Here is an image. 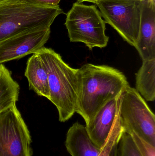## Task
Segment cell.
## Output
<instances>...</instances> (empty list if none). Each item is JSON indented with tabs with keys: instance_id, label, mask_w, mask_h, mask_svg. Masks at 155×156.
<instances>
[{
	"instance_id": "14",
	"label": "cell",
	"mask_w": 155,
	"mask_h": 156,
	"mask_svg": "<svg viewBox=\"0 0 155 156\" xmlns=\"http://www.w3.org/2000/svg\"><path fill=\"white\" fill-rule=\"evenodd\" d=\"M155 59L143 61L136 75V90L148 101L155 99Z\"/></svg>"
},
{
	"instance_id": "2",
	"label": "cell",
	"mask_w": 155,
	"mask_h": 156,
	"mask_svg": "<svg viewBox=\"0 0 155 156\" xmlns=\"http://www.w3.org/2000/svg\"><path fill=\"white\" fill-rule=\"evenodd\" d=\"M64 13L59 5L34 0H0V43L21 33L51 28L56 18Z\"/></svg>"
},
{
	"instance_id": "4",
	"label": "cell",
	"mask_w": 155,
	"mask_h": 156,
	"mask_svg": "<svg viewBox=\"0 0 155 156\" xmlns=\"http://www.w3.org/2000/svg\"><path fill=\"white\" fill-rule=\"evenodd\" d=\"M66 16L65 25L71 42H82L91 50L107 46L109 37L106 34V23L96 5L77 2Z\"/></svg>"
},
{
	"instance_id": "8",
	"label": "cell",
	"mask_w": 155,
	"mask_h": 156,
	"mask_svg": "<svg viewBox=\"0 0 155 156\" xmlns=\"http://www.w3.org/2000/svg\"><path fill=\"white\" fill-rule=\"evenodd\" d=\"M51 28L27 31L0 43V64L34 54L44 47L50 36Z\"/></svg>"
},
{
	"instance_id": "12",
	"label": "cell",
	"mask_w": 155,
	"mask_h": 156,
	"mask_svg": "<svg viewBox=\"0 0 155 156\" xmlns=\"http://www.w3.org/2000/svg\"><path fill=\"white\" fill-rule=\"evenodd\" d=\"M25 76L28 80L30 90H33L39 96L49 100L50 89L48 74L42 61L36 53L28 58Z\"/></svg>"
},
{
	"instance_id": "6",
	"label": "cell",
	"mask_w": 155,
	"mask_h": 156,
	"mask_svg": "<svg viewBox=\"0 0 155 156\" xmlns=\"http://www.w3.org/2000/svg\"><path fill=\"white\" fill-rule=\"evenodd\" d=\"M120 116L125 133L133 132L155 147V116L134 88L127 86L121 94Z\"/></svg>"
},
{
	"instance_id": "1",
	"label": "cell",
	"mask_w": 155,
	"mask_h": 156,
	"mask_svg": "<svg viewBox=\"0 0 155 156\" xmlns=\"http://www.w3.org/2000/svg\"><path fill=\"white\" fill-rule=\"evenodd\" d=\"M77 76L76 112L86 124L108 101L122 94L129 85L123 72L109 66L86 64L77 69Z\"/></svg>"
},
{
	"instance_id": "16",
	"label": "cell",
	"mask_w": 155,
	"mask_h": 156,
	"mask_svg": "<svg viewBox=\"0 0 155 156\" xmlns=\"http://www.w3.org/2000/svg\"><path fill=\"white\" fill-rule=\"evenodd\" d=\"M119 156H142L130 135L124 133L118 146Z\"/></svg>"
},
{
	"instance_id": "3",
	"label": "cell",
	"mask_w": 155,
	"mask_h": 156,
	"mask_svg": "<svg viewBox=\"0 0 155 156\" xmlns=\"http://www.w3.org/2000/svg\"><path fill=\"white\" fill-rule=\"evenodd\" d=\"M35 53L48 74L49 100L57 108L59 121L64 122L76 112L78 96L77 69L69 66L52 48L43 47Z\"/></svg>"
},
{
	"instance_id": "5",
	"label": "cell",
	"mask_w": 155,
	"mask_h": 156,
	"mask_svg": "<svg viewBox=\"0 0 155 156\" xmlns=\"http://www.w3.org/2000/svg\"><path fill=\"white\" fill-rule=\"evenodd\" d=\"M106 23L112 26L122 38L135 47L138 39L142 11L140 0H95Z\"/></svg>"
},
{
	"instance_id": "10",
	"label": "cell",
	"mask_w": 155,
	"mask_h": 156,
	"mask_svg": "<svg viewBox=\"0 0 155 156\" xmlns=\"http://www.w3.org/2000/svg\"><path fill=\"white\" fill-rule=\"evenodd\" d=\"M138 39L135 48L143 61L155 59V0H142Z\"/></svg>"
},
{
	"instance_id": "15",
	"label": "cell",
	"mask_w": 155,
	"mask_h": 156,
	"mask_svg": "<svg viewBox=\"0 0 155 156\" xmlns=\"http://www.w3.org/2000/svg\"><path fill=\"white\" fill-rule=\"evenodd\" d=\"M124 132L121 121L110 133L98 156H119L118 144Z\"/></svg>"
},
{
	"instance_id": "20",
	"label": "cell",
	"mask_w": 155,
	"mask_h": 156,
	"mask_svg": "<svg viewBox=\"0 0 155 156\" xmlns=\"http://www.w3.org/2000/svg\"><path fill=\"white\" fill-rule=\"evenodd\" d=\"M95 1V0H86V2H93L94 1Z\"/></svg>"
},
{
	"instance_id": "11",
	"label": "cell",
	"mask_w": 155,
	"mask_h": 156,
	"mask_svg": "<svg viewBox=\"0 0 155 156\" xmlns=\"http://www.w3.org/2000/svg\"><path fill=\"white\" fill-rule=\"evenodd\" d=\"M65 145L72 156H98L101 151L90 138L86 126L78 122L68 130Z\"/></svg>"
},
{
	"instance_id": "18",
	"label": "cell",
	"mask_w": 155,
	"mask_h": 156,
	"mask_svg": "<svg viewBox=\"0 0 155 156\" xmlns=\"http://www.w3.org/2000/svg\"><path fill=\"white\" fill-rule=\"evenodd\" d=\"M34 1L43 4L55 6V5H59V3L62 0H34Z\"/></svg>"
},
{
	"instance_id": "7",
	"label": "cell",
	"mask_w": 155,
	"mask_h": 156,
	"mask_svg": "<svg viewBox=\"0 0 155 156\" xmlns=\"http://www.w3.org/2000/svg\"><path fill=\"white\" fill-rule=\"evenodd\" d=\"M30 132L16 104L0 113V156H32Z\"/></svg>"
},
{
	"instance_id": "19",
	"label": "cell",
	"mask_w": 155,
	"mask_h": 156,
	"mask_svg": "<svg viewBox=\"0 0 155 156\" xmlns=\"http://www.w3.org/2000/svg\"><path fill=\"white\" fill-rule=\"evenodd\" d=\"M77 2H86V0H76Z\"/></svg>"
},
{
	"instance_id": "9",
	"label": "cell",
	"mask_w": 155,
	"mask_h": 156,
	"mask_svg": "<svg viewBox=\"0 0 155 156\" xmlns=\"http://www.w3.org/2000/svg\"><path fill=\"white\" fill-rule=\"evenodd\" d=\"M122 94L108 101L86 124V128L90 138L99 148L103 147L112 130L121 122Z\"/></svg>"
},
{
	"instance_id": "21",
	"label": "cell",
	"mask_w": 155,
	"mask_h": 156,
	"mask_svg": "<svg viewBox=\"0 0 155 156\" xmlns=\"http://www.w3.org/2000/svg\"><path fill=\"white\" fill-rule=\"evenodd\" d=\"M140 1H142V0H140Z\"/></svg>"
},
{
	"instance_id": "13",
	"label": "cell",
	"mask_w": 155,
	"mask_h": 156,
	"mask_svg": "<svg viewBox=\"0 0 155 156\" xmlns=\"http://www.w3.org/2000/svg\"><path fill=\"white\" fill-rule=\"evenodd\" d=\"M19 84L12 77L11 72L3 64H0V113L18 101Z\"/></svg>"
},
{
	"instance_id": "17",
	"label": "cell",
	"mask_w": 155,
	"mask_h": 156,
	"mask_svg": "<svg viewBox=\"0 0 155 156\" xmlns=\"http://www.w3.org/2000/svg\"><path fill=\"white\" fill-rule=\"evenodd\" d=\"M126 133L131 136L141 155L155 156V147L142 139L133 132H128Z\"/></svg>"
}]
</instances>
